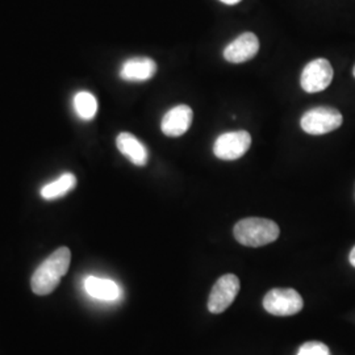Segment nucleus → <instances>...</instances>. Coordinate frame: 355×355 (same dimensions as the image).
I'll return each mask as SVG.
<instances>
[{"label": "nucleus", "mask_w": 355, "mask_h": 355, "mask_svg": "<svg viewBox=\"0 0 355 355\" xmlns=\"http://www.w3.org/2000/svg\"><path fill=\"white\" fill-rule=\"evenodd\" d=\"M71 261L70 250L64 246L51 254L40 266L36 268L31 286L32 290L40 296L49 295L57 288L64 274L67 272Z\"/></svg>", "instance_id": "nucleus-1"}, {"label": "nucleus", "mask_w": 355, "mask_h": 355, "mask_svg": "<svg viewBox=\"0 0 355 355\" xmlns=\"http://www.w3.org/2000/svg\"><path fill=\"white\" fill-rule=\"evenodd\" d=\"M236 240L243 246L259 248L277 241L280 229L277 223L268 218L248 217L239 221L233 229Z\"/></svg>", "instance_id": "nucleus-2"}, {"label": "nucleus", "mask_w": 355, "mask_h": 355, "mask_svg": "<svg viewBox=\"0 0 355 355\" xmlns=\"http://www.w3.org/2000/svg\"><path fill=\"white\" fill-rule=\"evenodd\" d=\"M343 117L336 108L330 107H318L306 111L302 120L300 125L305 133L320 136L327 135L337 128L343 125Z\"/></svg>", "instance_id": "nucleus-3"}, {"label": "nucleus", "mask_w": 355, "mask_h": 355, "mask_svg": "<svg viewBox=\"0 0 355 355\" xmlns=\"http://www.w3.org/2000/svg\"><path fill=\"white\" fill-rule=\"evenodd\" d=\"M304 306L300 293L292 288H274L267 292L263 299V308L274 316H293Z\"/></svg>", "instance_id": "nucleus-4"}, {"label": "nucleus", "mask_w": 355, "mask_h": 355, "mask_svg": "<svg viewBox=\"0 0 355 355\" xmlns=\"http://www.w3.org/2000/svg\"><path fill=\"white\" fill-rule=\"evenodd\" d=\"M252 145V136L246 130L227 132L217 137L214 145L216 157L224 161H236L245 155Z\"/></svg>", "instance_id": "nucleus-5"}, {"label": "nucleus", "mask_w": 355, "mask_h": 355, "mask_svg": "<svg viewBox=\"0 0 355 355\" xmlns=\"http://www.w3.org/2000/svg\"><path fill=\"white\" fill-rule=\"evenodd\" d=\"M240 287H241L240 279L233 274H227L218 278L208 297L209 312L218 315L227 311L230 304L234 302L236 296L239 295Z\"/></svg>", "instance_id": "nucleus-6"}, {"label": "nucleus", "mask_w": 355, "mask_h": 355, "mask_svg": "<svg viewBox=\"0 0 355 355\" xmlns=\"http://www.w3.org/2000/svg\"><path fill=\"white\" fill-rule=\"evenodd\" d=\"M333 79V67L328 60L316 58L306 64L302 73L300 85L308 94L321 92L327 89Z\"/></svg>", "instance_id": "nucleus-7"}, {"label": "nucleus", "mask_w": 355, "mask_h": 355, "mask_svg": "<svg viewBox=\"0 0 355 355\" xmlns=\"http://www.w3.org/2000/svg\"><path fill=\"white\" fill-rule=\"evenodd\" d=\"M259 51V40L250 32L242 33L232 41L224 51V58L230 64H243L250 61Z\"/></svg>", "instance_id": "nucleus-8"}, {"label": "nucleus", "mask_w": 355, "mask_h": 355, "mask_svg": "<svg viewBox=\"0 0 355 355\" xmlns=\"http://www.w3.org/2000/svg\"><path fill=\"white\" fill-rule=\"evenodd\" d=\"M192 110L189 105H177L166 112L162 121L161 129L164 135L168 137H179L183 136L192 124Z\"/></svg>", "instance_id": "nucleus-9"}, {"label": "nucleus", "mask_w": 355, "mask_h": 355, "mask_svg": "<svg viewBox=\"0 0 355 355\" xmlns=\"http://www.w3.org/2000/svg\"><path fill=\"white\" fill-rule=\"evenodd\" d=\"M157 73V64L148 57H135L127 60L121 69L120 76L127 82H145Z\"/></svg>", "instance_id": "nucleus-10"}, {"label": "nucleus", "mask_w": 355, "mask_h": 355, "mask_svg": "<svg viewBox=\"0 0 355 355\" xmlns=\"http://www.w3.org/2000/svg\"><path fill=\"white\" fill-rule=\"evenodd\" d=\"M116 146L120 153L136 166H145L149 159L146 146L132 133L123 132L116 139Z\"/></svg>", "instance_id": "nucleus-11"}, {"label": "nucleus", "mask_w": 355, "mask_h": 355, "mask_svg": "<svg viewBox=\"0 0 355 355\" xmlns=\"http://www.w3.org/2000/svg\"><path fill=\"white\" fill-rule=\"evenodd\" d=\"M85 290L91 297L104 302H114L121 296V288L116 282L98 277H87L85 280Z\"/></svg>", "instance_id": "nucleus-12"}, {"label": "nucleus", "mask_w": 355, "mask_h": 355, "mask_svg": "<svg viewBox=\"0 0 355 355\" xmlns=\"http://www.w3.org/2000/svg\"><path fill=\"white\" fill-rule=\"evenodd\" d=\"M76 186V178L71 173H64L61 177L57 178L51 183L45 184L40 193L45 200H55L74 190Z\"/></svg>", "instance_id": "nucleus-13"}, {"label": "nucleus", "mask_w": 355, "mask_h": 355, "mask_svg": "<svg viewBox=\"0 0 355 355\" xmlns=\"http://www.w3.org/2000/svg\"><path fill=\"white\" fill-rule=\"evenodd\" d=\"M74 111L79 119L89 121L98 114V101L87 91H80L74 96Z\"/></svg>", "instance_id": "nucleus-14"}, {"label": "nucleus", "mask_w": 355, "mask_h": 355, "mask_svg": "<svg viewBox=\"0 0 355 355\" xmlns=\"http://www.w3.org/2000/svg\"><path fill=\"white\" fill-rule=\"evenodd\" d=\"M297 355H330V350L325 343L311 341L300 346Z\"/></svg>", "instance_id": "nucleus-15"}, {"label": "nucleus", "mask_w": 355, "mask_h": 355, "mask_svg": "<svg viewBox=\"0 0 355 355\" xmlns=\"http://www.w3.org/2000/svg\"><path fill=\"white\" fill-rule=\"evenodd\" d=\"M349 261H350V263L355 267V246L353 248V250L350 252V255H349Z\"/></svg>", "instance_id": "nucleus-16"}, {"label": "nucleus", "mask_w": 355, "mask_h": 355, "mask_svg": "<svg viewBox=\"0 0 355 355\" xmlns=\"http://www.w3.org/2000/svg\"><path fill=\"white\" fill-rule=\"evenodd\" d=\"M220 1H223V3H225V4H229V6H233V4L240 3L241 0H220Z\"/></svg>", "instance_id": "nucleus-17"}, {"label": "nucleus", "mask_w": 355, "mask_h": 355, "mask_svg": "<svg viewBox=\"0 0 355 355\" xmlns=\"http://www.w3.org/2000/svg\"><path fill=\"white\" fill-rule=\"evenodd\" d=\"M353 76H354V78H355V66H354V69H353Z\"/></svg>", "instance_id": "nucleus-18"}]
</instances>
